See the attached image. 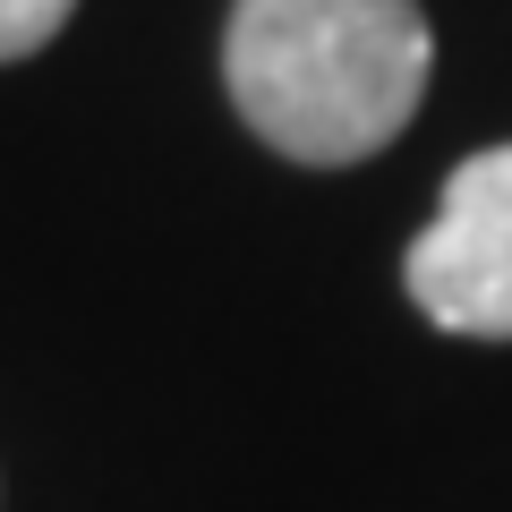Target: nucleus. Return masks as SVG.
<instances>
[{
  "label": "nucleus",
  "mask_w": 512,
  "mask_h": 512,
  "mask_svg": "<svg viewBox=\"0 0 512 512\" xmlns=\"http://www.w3.org/2000/svg\"><path fill=\"white\" fill-rule=\"evenodd\" d=\"M427 60L419 0H239L222 26L239 120L316 171L393 146L427 94Z\"/></svg>",
  "instance_id": "f257e3e1"
},
{
  "label": "nucleus",
  "mask_w": 512,
  "mask_h": 512,
  "mask_svg": "<svg viewBox=\"0 0 512 512\" xmlns=\"http://www.w3.org/2000/svg\"><path fill=\"white\" fill-rule=\"evenodd\" d=\"M427 325L512 342V146H487L444 180V205L402 256Z\"/></svg>",
  "instance_id": "f03ea898"
},
{
  "label": "nucleus",
  "mask_w": 512,
  "mask_h": 512,
  "mask_svg": "<svg viewBox=\"0 0 512 512\" xmlns=\"http://www.w3.org/2000/svg\"><path fill=\"white\" fill-rule=\"evenodd\" d=\"M69 9L77 0H0V60H35L69 26Z\"/></svg>",
  "instance_id": "7ed1b4c3"
}]
</instances>
